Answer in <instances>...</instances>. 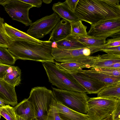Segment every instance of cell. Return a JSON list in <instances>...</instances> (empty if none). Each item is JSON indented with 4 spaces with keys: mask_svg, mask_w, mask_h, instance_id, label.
Instances as JSON below:
<instances>
[{
    "mask_svg": "<svg viewBox=\"0 0 120 120\" xmlns=\"http://www.w3.org/2000/svg\"><path fill=\"white\" fill-rule=\"evenodd\" d=\"M119 0H79L75 11L80 20L91 25L120 17Z\"/></svg>",
    "mask_w": 120,
    "mask_h": 120,
    "instance_id": "6da1fadb",
    "label": "cell"
},
{
    "mask_svg": "<svg viewBox=\"0 0 120 120\" xmlns=\"http://www.w3.org/2000/svg\"><path fill=\"white\" fill-rule=\"evenodd\" d=\"M13 40L7 49L16 60L55 62L51 54L53 42L43 41L40 45L19 38Z\"/></svg>",
    "mask_w": 120,
    "mask_h": 120,
    "instance_id": "7a4b0ae2",
    "label": "cell"
},
{
    "mask_svg": "<svg viewBox=\"0 0 120 120\" xmlns=\"http://www.w3.org/2000/svg\"><path fill=\"white\" fill-rule=\"evenodd\" d=\"M49 82L58 89L82 93L86 92L85 89L69 73L60 69L55 62L42 63Z\"/></svg>",
    "mask_w": 120,
    "mask_h": 120,
    "instance_id": "3957f363",
    "label": "cell"
},
{
    "mask_svg": "<svg viewBox=\"0 0 120 120\" xmlns=\"http://www.w3.org/2000/svg\"><path fill=\"white\" fill-rule=\"evenodd\" d=\"M27 99L33 106L37 120H45L55 100L52 91L44 86L32 88Z\"/></svg>",
    "mask_w": 120,
    "mask_h": 120,
    "instance_id": "277c9868",
    "label": "cell"
},
{
    "mask_svg": "<svg viewBox=\"0 0 120 120\" xmlns=\"http://www.w3.org/2000/svg\"><path fill=\"white\" fill-rule=\"evenodd\" d=\"M120 99L97 97L87 101L86 115L89 120H111L112 114Z\"/></svg>",
    "mask_w": 120,
    "mask_h": 120,
    "instance_id": "5b68a950",
    "label": "cell"
},
{
    "mask_svg": "<svg viewBox=\"0 0 120 120\" xmlns=\"http://www.w3.org/2000/svg\"><path fill=\"white\" fill-rule=\"evenodd\" d=\"M52 88L54 98L56 101L74 111L86 114L87 101L90 98L86 92Z\"/></svg>",
    "mask_w": 120,
    "mask_h": 120,
    "instance_id": "8992f818",
    "label": "cell"
},
{
    "mask_svg": "<svg viewBox=\"0 0 120 120\" xmlns=\"http://www.w3.org/2000/svg\"><path fill=\"white\" fill-rule=\"evenodd\" d=\"M0 4L4 6L12 19L22 23L26 26H30L32 23L29 18V12L31 8L34 7L33 5L20 0H0Z\"/></svg>",
    "mask_w": 120,
    "mask_h": 120,
    "instance_id": "52a82bcc",
    "label": "cell"
},
{
    "mask_svg": "<svg viewBox=\"0 0 120 120\" xmlns=\"http://www.w3.org/2000/svg\"><path fill=\"white\" fill-rule=\"evenodd\" d=\"M120 17L99 21L91 25L87 35L97 38H105L110 37H120Z\"/></svg>",
    "mask_w": 120,
    "mask_h": 120,
    "instance_id": "ba28073f",
    "label": "cell"
},
{
    "mask_svg": "<svg viewBox=\"0 0 120 120\" xmlns=\"http://www.w3.org/2000/svg\"><path fill=\"white\" fill-rule=\"evenodd\" d=\"M60 18L54 12L50 15L43 17L32 23L26 33L36 39L43 38L51 32Z\"/></svg>",
    "mask_w": 120,
    "mask_h": 120,
    "instance_id": "9c48e42d",
    "label": "cell"
},
{
    "mask_svg": "<svg viewBox=\"0 0 120 120\" xmlns=\"http://www.w3.org/2000/svg\"><path fill=\"white\" fill-rule=\"evenodd\" d=\"M105 44L94 47H85L73 49L52 48L51 54L54 60L61 63H64L69 59L80 56H88L97 52L101 51Z\"/></svg>",
    "mask_w": 120,
    "mask_h": 120,
    "instance_id": "30bf717a",
    "label": "cell"
},
{
    "mask_svg": "<svg viewBox=\"0 0 120 120\" xmlns=\"http://www.w3.org/2000/svg\"><path fill=\"white\" fill-rule=\"evenodd\" d=\"M85 89L88 94H97L106 85L83 74L77 72L70 74Z\"/></svg>",
    "mask_w": 120,
    "mask_h": 120,
    "instance_id": "8fae6325",
    "label": "cell"
},
{
    "mask_svg": "<svg viewBox=\"0 0 120 120\" xmlns=\"http://www.w3.org/2000/svg\"><path fill=\"white\" fill-rule=\"evenodd\" d=\"M71 23L62 19L57 23L51 31L48 41L56 42L70 34Z\"/></svg>",
    "mask_w": 120,
    "mask_h": 120,
    "instance_id": "7c38bea8",
    "label": "cell"
},
{
    "mask_svg": "<svg viewBox=\"0 0 120 120\" xmlns=\"http://www.w3.org/2000/svg\"><path fill=\"white\" fill-rule=\"evenodd\" d=\"M55 104L57 111L61 120H89L86 114L74 111L55 100Z\"/></svg>",
    "mask_w": 120,
    "mask_h": 120,
    "instance_id": "4fadbf2b",
    "label": "cell"
},
{
    "mask_svg": "<svg viewBox=\"0 0 120 120\" xmlns=\"http://www.w3.org/2000/svg\"><path fill=\"white\" fill-rule=\"evenodd\" d=\"M0 99L15 106L18 103L15 87L0 79Z\"/></svg>",
    "mask_w": 120,
    "mask_h": 120,
    "instance_id": "5bb4252c",
    "label": "cell"
},
{
    "mask_svg": "<svg viewBox=\"0 0 120 120\" xmlns=\"http://www.w3.org/2000/svg\"><path fill=\"white\" fill-rule=\"evenodd\" d=\"M52 9L54 12L57 14L60 18L70 23L80 20L75 12L69 8L65 1L63 2L59 1L54 4Z\"/></svg>",
    "mask_w": 120,
    "mask_h": 120,
    "instance_id": "9a60e30c",
    "label": "cell"
},
{
    "mask_svg": "<svg viewBox=\"0 0 120 120\" xmlns=\"http://www.w3.org/2000/svg\"><path fill=\"white\" fill-rule=\"evenodd\" d=\"M14 108L16 116L25 120H33L35 119L33 106L27 99H24Z\"/></svg>",
    "mask_w": 120,
    "mask_h": 120,
    "instance_id": "2e32d148",
    "label": "cell"
},
{
    "mask_svg": "<svg viewBox=\"0 0 120 120\" xmlns=\"http://www.w3.org/2000/svg\"><path fill=\"white\" fill-rule=\"evenodd\" d=\"M90 78L105 84L106 85L120 82V77H116L106 75L90 69L88 70H80L78 71Z\"/></svg>",
    "mask_w": 120,
    "mask_h": 120,
    "instance_id": "e0dca14e",
    "label": "cell"
},
{
    "mask_svg": "<svg viewBox=\"0 0 120 120\" xmlns=\"http://www.w3.org/2000/svg\"><path fill=\"white\" fill-rule=\"evenodd\" d=\"M4 26L8 35L13 39L19 38L39 44H42L43 41L34 38L26 33L15 28L6 23H4Z\"/></svg>",
    "mask_w": 120,
    "mask_h": 120,
    "instance_id": "ac0fdd59",
    "label": "cell"
},
{
    "mask_svg": "<svg viewBox=\"0 0 120 120\" xmlns=\"http://www.w3.org/2000/svg\"><path fill=\"white\" fill-rule=\"evenodd\" d=\"M97 97L120 99V82L106 85L97 93Z\"/></svg>",
    "mask_w": 120,
    "mask_h": 120,
    "instance_id": "d6986e66",
    "label": "cell"
},
{
    "mask_svg": "<svg viewBox=\"0 0 120 120\" xmlns=\"http://www.w3.org/2000/svg\"><path fill=\"white\" fill-rule=\"evenodd\" d=\"M21 70L17 66H11L8 70L3 80L15 87L20 83Z\"/></svg>",
    "mask_w": 120,
    "mask_h": 120,
    "instance_id": "ffe728a7",
    "label": "cell"
},
{
    "mask_svg": "<svg viewBox=\"0 0 120 120\" xmlns=\"http://www.w3.org/2000/svg\"><path fill=\"white\" fill-rule=\"evenodd\" d=\"M73 36L86 47L98 46L104 45L106 43V39L105 38H97L87 35H75Z\"/></svg>",
    "mask_w": 120,
    "mask_h": 120,
    "instance_id": "44dd1931",
    "label": "cell"
},
{
    "mask_svg": "<svg viewBox=\"0 0 120 120\" xmlns=\"http://www.w3.org/2000/svg\"><path fill=\"white\" fill-rule=\"evenodd\" d=\"M57 48L66 49H77L86 47L70 34L64 39L55 42Z\"/></svg>",
    "mask_w": 120,
    "mask_h": 120,
    "instance_id": "7402d4cb",
    "label": "cell"
},
{
    "mask_svg": "<svg viewBox=\"0 0 120 120\" xmlns=\"http://www.w3.org/2000/svg\"><path fill=\"white\" fill-rule=\"evenodd\" d=\"M55 63L60 69L70 74L77 73L78 71L82 70L84 68H91L90 67L84 64L75 63H60L55 62Z\"/></svg>",
    "mask_w": 120,
    "mask_h": 120,
    "instance_id": "603a6c76",
    "label": "cell"
},
{
    "mask_svg": "<svg viewBox=\"0 0 120 120\" xmlns=\"http://www.w3.org/2000/svg\"><path fill=\"white\" fill-rule=\"evenodd\" d=\"M4 19L0 17V46L8 48L14 40L9 36L5 29Z\"/></svg>",
    "mask_w": 120,
    "mask_h": 120,
    "instance_id": "cb8c5ba5",
    "label": "cell"
},
{
    "mask_svg": "<svg viewBox=\"0 0 120 120\" xmlns=\"http://www.w3.org/2000/svg\"><path fill=\"white\" fill-rule=\"evenodd\" d=\"M16 60L8 51L7 48L0 46V62L11 66L14 65Z\"/></svg>",
    "mask_w": 120,
    "mask_h": 120,
    "instance_id": "d4e9b609",
    "label": "cell"
},
{
    "mask_svg": "<svg viewBox=\"0 0 120 120\" xmlns=\"http://www.w3.org/2000/svg\"><path fill=\"white\" fill-rule=\"evenodd\" d=\"M82 21L79 20L71 23V31L70 35H87V27L83 24Z\"/></svg>",
    "mask_w": 120,
    "mask_h": 120,
    "instance_id": "484cf974",
    "label": "cell"
},
{
    "mask_svg": "<svg viewBox=\"0 0 120 120\" xmlns=\"http://www.w3.org/2000/svg\"><path fill=\"white\" fill-rule=\"evenodd\" d=\"M2 116L7 120H16L14 107L9 105L0 106V119Z\"/></svg>",
    "mask_w": 120,
    "mask_h": 120,
    "instance_id": "4316f807",
    "label": "cell"
},
{
    "mask_svg": "<svg viewBox=\"0 0 120 120\" xmlns=\"http://www.w3.org/2000/svg\"><path fill=\"white\" fill-rule=\"evenodd\" d=\"M90 68L108 75L116 77H120V68L99 67L92 68Z\"/></svg>",
    "mask_w": 120,
    "mask_h": 120,
    "instance_id": "83f0119b",
    "label": "cell"
},
{
    "mask_svg": "<svg viewBox=\"0 0 120 120\" xmlns=\"http://www.w3.org/2000/svg\"><path fill=\"white\" fill-rule=\"evenodd\" d=\"M119 62H120V59H99L92 68H107L113 64Z\"/></svg>",
    "mask_w": 120,
    "mask_h": 120,
    "instance_id": "f1b7e54d",
    "label": "cell"
},
{
    "mask_svg": "<svg viewBox=\"0 0 120 120\" xmlns=\"http://www.w3.org/2000/svg\"><path fill=\"white\" fill-rule=\"evenodd\" d=\"M55 102V100L45 120H61L57 111Z\"/></svg>",
    "mask_w": 120,
    "mask_h": 120,
    "instance_id": "f546056e",
    "label": "cell"
},
{
    "mask_svg": "<svg viewBox=\"0 0 120 120\" xmlns=\"http://www.w3.org/2000/svg\"><path fill=\"white\" fill-rule=\"evenodd\" d=\"M105 45L107 47L120 46V37L108 39Z\"/></svg>",
    "mask_w": 120,
    "mask_h": 120,
    "instance_id": "4dcf8cb0",
    "label": "cell"
},
{
    "mask_svg": "<svg viewBox=\"0 0 120 120\" xmlns=\"http://www.w3.org/2000/svg\"><path fill=\"white\" fill-rule=\"evenodd\" d=\"M101 51L108 54H120V46L108 47L105 46L101 49Z\"/></svg>",
    "mask_w": 120,
    "mask_h": 120,
    "instance_id": "1f68e13d",
    "label": "cell"
},
{
    "mask_svg": "<svg viewBox=\"0 0 120 120\" xmlns=\"http://www.w3.org/2000/svg\"><path fill=\"white\" fill-rule=\"evenodd\" d=\"M120 100L117 103L116 109L113 112L111 120H120Z\"/></svg>",
    "mask_w": 120,
    "mask_h": 120,
    "instance_id": "d6a6232c",
    "label": "cell"
},
{
    "mask_svg": "<svg viewBox=\"0 0 120 120\" xmlns=\"http://www.w3.org/2000/svg\"><path fill=\"white\" fill-rule=\"evenodd\" d=\"M0 62V79H3L8 70L11 66Z\"/></svg>",
    "mask_w": 120,
    "mask_h": 120,
    "instance_id": "836d02e7",
    "label": "cell"
},
{
    "mask_svg": "<svg viewBox=\"0 0 120 120\" xmlns=\"http://www.w3.org/2000/svg\"><path fill=\"white\" fill-rule=\"evenodd\" d=\"M24 2L33 6L34 7L39 8L42 5V1L41 0H20Z\"/></svg>",
    "mask_w": 120,
    "mask_h": 120,
    "instance_id": "e575fe53",
    "label": "cell"
},
{
    "mask_svg": "<svg viewBox=\"0 0 120 120\" xmlns=\"http://www.w3.org/2000/svg\"><path fill=\"white\" fill-rule=\"evenodd\" d=\"M79 1V0H66L65 1L69 8L73 11H75Z\"/></svg>",
    "mask_w": 120,
    "mask_h": 120,
    "instance_id": "d590c367",
    "label": "cell"
},
{
    "mask_svg": "<svg viewBox=\"0 0 120 120\" xmlns=\"http://www.w3.org/2000/svg\"><path fill=\"white\" fill-rule=\"evenodd\" d=\"M107 68H120V62L114 63Z\"/></svg>",
    "mask_w": 120,
    "mask_h": 120,
    "instance_id": "8d00e7d4",
    "label": "cell"
},
{
    "mask_svg": "<svg viewBox=\"0 0 120 120\" xmlns=\"http://www.w3.org/2000/svg\"><path fill=\"white\" fill-rule=\"evenodd\" d=\"M5 104H8L7 103L4 101L0 99V106L5 105Z\"/></svg>",
    "mask_w": 120,
    "mask_h": 120,
    "instance_id": "74e56055",
    "label": "cell"
},
{
    "mask_svg": "<svg viewBox=\"0 0 120 120\" xmlns=\"http://www.w3.org/2000/svg\"><path fill=\"white\" fill-rule=\"evenodd\" d=\"M42 2L46 4H50L52 2V0H42Z\"/></svg>",
    "mask_w": 120,
    "mask_h": 120,
    "instance_id": "f35d334b",
    "label": "cell"
},
{
    "mask_svg": "<svg viewBox=\"0 0 120 120\" xmlns=\"http://www.w3.org/2000/svg\"><path fill=\"white\" fill-rule=\"evenodd\" d=\"M16 120H25L24 119L21 117L18 116H17Z\"/></svg>",
    "mask_w": 120,
    "mask_h": 120,
    "instance_id": "ab89813d",
    "label": "cell"
},
{
    "mask_svg": "<svg viewBox=\"0 0 120 120\" xmlns=\"http://www.w3.org/2000/svg\"><path fill=\"white\" fill-rule=\"evenodd\" d=\"M33 120H37V119H33Z\"/></svg>",
    "mask_w": 120,
    "mask_h": 120,
    "instance_id": "60d3db41",
    "label": "cell"
}]
</instances>
